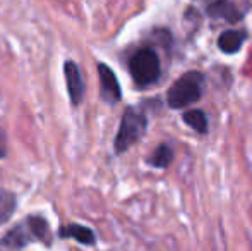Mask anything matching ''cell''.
Instances as JSON below:
<instances>
[{"instance_id":"cell-1","label":"cell","mask_w":252,"mask_h":251,"mask_svg":"<svg viewBox=\"0 0 252 251\" xmlns=\"http://www.w3.org/2000/svg\"><path fill=\"white\" fill-rule=\"evenodd\" d=\"M202 84H204L202 74L190 71L172 84V88L166 93V102L172 108L187 107V105L194 104L201 98Z\"/></svg>"},{"instance_id":"cell-2","label":"cell","mask_w":252,"mask_h":251,"mask_svg":"<svg viewBox=\"0 0 252 251\" xmlns=\"http://www.w3.org/2000/svg\"><path fill=\"white\" fill-rule=\"evenodd\" d=\"M146 115L139 110V108L129 107L124 112L122 122H120L119 133L115 136V151L117 153H124L129 150L132 144H136L137 141L143 138V134L146 133Z\"/></svg>"},{"instance_id":"cell-3","label":"cell","mask_w":252,"mask_h":251,"mask_svg":"<svg viewBox=\"0 0 252 251\" xmlns=\"http://www.w3.org/2000/svg\"><path fill=\"white\" fill-rule=\"evenodd\" d=\"M129 71L137 86L144 88L156 83L159 79V74H161V66H159V59L156 52L153 48L137 50L129 61Z\"/></svg>"},{"instance_id":"cell-4","label":"cell","mask_w":252,"mask_h":251,"mask_svg":"<svg viewBox=\"0 0 252 251\" xmlns=\"http://www.w3.org/2000/svg\"><path fill=\"white\" fill-rule=\"evenodd\" d=\"M48 236V225L41 217H30L3 238L2 245L10 250H19L26 246L31 239H45Z\"/></svg>"},{"instance_id":"cell-5","label":"cell","mask_w":252,"mask_h":251,"mask_svg":"<svg viewBox=\"0 0 252 251\" xmlns=\"http://www.w3.org/2000/svg\"><path fill=\"white\" fill-rule=\"evenodd\" d=\"M63 74H65L67 91H69L70 102L74 105H79L84 98V81L79 66L72 61H67L65 66H63Z\"/></svg>"},{"instance_id":"cell-6","label":"cell","mask_w":252,"mask_h":251,"mask_svg":"<svg viewBox=\"0 0 252 251\" xmlns=\"http://www.w3.org/2000/svg\"><path fill=\"white\" fill-rule=\"evenodd\" d=\"M98 74H100V86H101V98L108 104H117L122 97L120 84L117 81V76L106 64L98 66Z\"/></svg>"},{"instance_id":"cell-7","label":"cell","mask_w":252,"mask_h":251,"mask_svg":"<svg viewBox=\"0 0 252 251\" xmlns=\"http://www.w3.org/2000/svg\"><path fill=\"white\" fill-rule=\"evenodd\" d=\"M208 14L216 19H225L228 23H237L240 19V12L237 10L235 3L230 0H216L208 7Z\"/></svg>"},{"instance_id":"cell-8","label":"cell","mask_w":252,"mask_h":251,"mask_svg":"<svg viewBox=\"0 0 252 251\" xmlns=\"http://www.w3.org/2000/svg\"><path fill=\"white\" fill-rule=\"evenodd\" d=\"M246 33L237 30H228L225 33L220 35L218 38V48L225 54H235V52L240 50V47L246 41Z\"/></svg>"},{"instance_id":"cell-9","label":"cell","mask_w":252,"mask_h":251,"mask_svg":"<svg viewBox=\"0 0 252 251\" xmlns=\"http://www.w3.org/2000/svg\"><path fill=\"white\" fill-rule=\"evenodd\" d=\"M60 238H70V239H76V241L83 243V245H93L94 243V232L91 229L84 227V225L79 224H70L65 225L59 231Z\"/></svg>"},{"instance_id":"cell-10","label":"cell","mask_w":252,"mask_h":251,"mask_svg":"<svg viewBox=\"0 0 252 251\" xmlns=\"http://www.w3.org/2000/svg\"><path fill=\"white\" fill-rule=\"evenodd\" d=\"M16 196L10 191L0 188V225L5 224L10 217H12L14 210H16Z\"/></svg>"},{"instance_id":"cell-11","label":"cell","mask_w":252,"mask_h":251,"mask_svg":"<svg viewBox=\"0 0 252 251\" xmlns=\"http://www.w3.org/2000/svg\"><path fill=\"white\" fill-rule=\"evenodd\" d=\"M182 117H184V122L192 127L194 131H197V133L204 134L206 131H208V119H206L202 110H189V112H186Z\"/></svg>"},{"instance_id":"cell-12","label":"cell","mask_w":252,"mask_h":251,"mask_svg":"<svg viewBox=\"0 0 252 251\" xmlns=\"http://www.w3.org/2000/svg\"><path fill=\"white\" fill-rule=\"evenodd\" d=\"M172 148L168 146V144H159L158 148L155 150V153L151 155V165H155V167L158 169H165L170 165V162H172Z\"/></svg>"},{"instance_id":"cell-13","label":"cell","mask_w":252,"mask_h":251,"mask_svg":"<svg viewBox=\"0 0 252 251\" xmlns=\"http://www.w3.org/2000/svg\"><path fill=\"white\" fill-rule=\"evenodd\" d=\"M7 155V144H5V134L0 131V158Z\"/></svg>"}]
</instances>
